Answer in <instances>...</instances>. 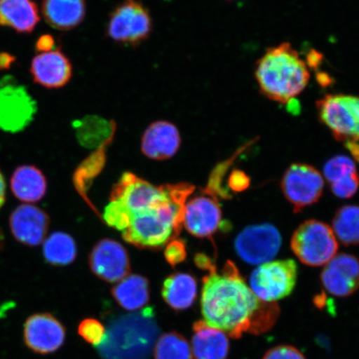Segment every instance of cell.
I'll return each instance as SVG.
<instances>
[{
    "mask_svg": "<svg viewBox=\"0 0 359 359\" xmlns=\"http://www.w3.org/2000/svg\"><path fill=\"white\" fill-rule=\"evenodd\" d=\"M74 128L81 144L85 147H100L114 140L116 124L114 120L88 115L75 121Z\"/></svg>",
    "mask_w": 359,
    "mask_h": 359,
    "instance_id": "7402d4cb",
    "label": "cell"
},
{
    "mask_svg": "<svg viewBox=\"0 0 359 359\" xmlns=\"http://www.w3.org/2000/svg\"><path fill=\"white\" fill-rule=\"evenodd\" d=\"M323 60H324V56L322 53L316 51V49H311L307 53L306 62H306L308 67L317 69L322 64Z\"/></svg>",
    "mask_w": 359,
    "mask_h": 359,
    "instance_id": "8d00e7d4",
    "label": "cell"
},
{
    "mask_svg": "<svg viewBox=\"0 0 359 359\" xmlns=\"http://www.w3.org/2000/svg\"><path fill=\"white\" fill-rule=\"evenodd\" d=\"M260 93L269 100L288 104L308 86L311 74L306 62L290 43L267 49L255 65Z\"/></svg>",
    "mask_w": 359,
    "mask_h": 359,
    "instance_id": "3957f363",
    "label": "cell"
},
{
    "mask_svg": "<svg viewBox=\"0 0 359 359\" xmlns=\"http://www.w3.org/2000/svg\"><path fill=\"white\" fill-rule=\"evenodd\" d=\"M111 294L121 307L129 311H137L149 302V282L142 276H128L112 288Z\"/></svg>",
    "mask_w": 359,
    "mask_h": 359,
    "instance_id": "cb8c5ba5",
    "label": "cell"
},
{
    "mask_svg": "<svg viewBox=\"0 0 359 359\" xmlns=\"http://www.w3.org/2000/svg\"><path fill=\"white\" fill-rule=\"evenodd\" d=\"M79 334L88 343L98 346L104 339L106 330L100 321L94 318H86L80 323Z\"/></svg>",
    "mask_w": 359,
    "mask_h": 359,
    "instance_id": "4dcf8cb0",
    "label": "cell"
},
{
    "mask_svg": "<svg viewBox=\"0 0 359 359\" xmlns=\"http://www.w3.org/2000/svg\"><path fill=\"white\" fill-rule=\"evenodd\" d=\"M297 276V264L293 259L269 262L251 273L250 288L262 302L276 303L293 292Z\"/></svg>",
    "mask_w": 359,
    "mask_h": 359,
    "instance_id": "8992f818",
    "label": "cell"
},
{
    "mask_svg": "<svg viewBox=\"0 0 359 359\" xmlns=\"http://www.w3.org/2000/svg\"><path fill=\"white\" fill-rule=\"evenodd\" d=\"M89 266L94 275L109 283L123 280L131 269L127 250L111 239H103L93 247L89 255Z\"/></svg>",
    "mask_w": 359,
    "mask_h": 359,
    "instance_id": "7c38bea8",
    "label": "cell"
},
{
    "mask_svg": "<svg viewBox=\"0 0 359 359\" xmlns=\"http://www.w3.org/2000/svg\"><path fill=\"white\" fill-rule=\"evenodd\" d=\"M15 61V57L11 55V53H0V70H6L10 69Z\"/></svg>",
    "mask_w": 359,
    "mask_h": 359,
    "instance_id": "74e56055",
    "label": "cell"
},
{
    "mask_svg": "<svg viewBox=\"0 0 359 359\" xmlns=\"http://www.w3.org/2000/svg\"><path fill=\"white\" fill-rule=\"evenodd\" d=\"M39 20V8L32 0H0V25L31 34Z\"/></svg>",
    "mask_w": 359,
    "mask_h": 359,
    "instance_id": "ffe728a7",
    "label": "cell"
},
{
    "mask_svg": "<svg viewBox=\"0 0 359 359\" xmlns=\"http://www.w3.org/2000/svg\"><path fill=\"white\" fill-rule=\"evenodd\" d=\"M34 83L48 89L64 88L73 77V65L60 48L39 53L31 62Z\"/></svg>",
    "mask_w": 359,
    "mask_h": 359,
    "instance_id": "9a60e30c",
    "label": "cell"
},
{
    "mask_svg": "<svg viewBox=\"0 0 359 359\" xmlns=\"http://www.w3.org/2000/svg\"><path fill=\"white\" fill-rule=\"evenodd\" d=\"M11 189L18 199L26 203H34L46 194V178L37 168L22 165L13 174Z\"/></svg>",
    "mask_w": 359,
    "mask_h": 359,
    "instance_id": "603a6c76",
    "label": "cell"
},
{
    "mask_svg": "<svg viewBox=\"0 0 359 359\" xmlns=\"http://www.w3.org/2000/svg\"><path fill=\"white\" fill-rule=\"evenodd\" d=\"M109 144L102 145L97 148L86 161L81 164L74 175V184L77 190L84 199L87 198V182L96 176L104 165L106 161V148Z\"/></svg>",
    "mask_w": 359,
    "mask_h": 359,
    "instance_id": "83f0119b",
    "label": "cell"
},
{
    "mask_svg": "<svg viewBox=\"0 0 359 359\" xmlns=\"http://www.w3.org/2000/svg\"><path fill=\"white\" fill-rule=\"evenodd\" d=\"M290 246L300 262L312 267L325 266L339 249L333 229L317 219L300 224L292 236Z\"/></svg>",
    "mask_w": 359,
    "mask_h": 359,
    "instance_id": "277c9868",
    "label": "cell"
},
{
    "mask_svg": "<svg viewBox=\"0 0 359 359\" xmlns=\"http://www.w3.org/2000/svg\"><path fill=\"white\" fill-rule=\"evenodd\" d=\"M37 103L25 86L12 78L0 81V129L17 133L33 122Z\"/></svg>",
    "mask_w": 359,
    "mask_h": 359,
    "instance_id": "ba28073f",
    "label": "cell"
},
{
    "mask_svg": "<svg viewBox=\"0 0 359 359\" xmlns=\"http://www.w3.org/2000/svg\"><path fill=\"white\" fill-rule=\"evenodd\" d=\"M255 142V140L251 141L249 143H247L245 146L241 147L239 150L235 152L234 155H233L230 159L219 163L217 167L213 170L212 176H210L209 179L208 187H206L204 191L205 193H208V194L212 196L217 199L231 198L230 192L227 191L226 187H223L222 183L224 175H226L228 169L230 168L231 165L234 163L237 157L241 154V152H243L250 146L254 144Z\"/></svg>",
    "mask_w": 359,
    "mask_h": 359,
    "instance_id": "f1b7e54d",
    "label": "cell"
},
{
    "mask_svg": "<svg viewBox=\"0 0 359 359\" xmlns=\"http://www.w3.org/2000/svg\"><path fill=\"white\" fill-rule=\"evenodd\" d=\"M316 79L318 81V84L321 85L322 87H327L333 83V79H332L329 75L325 73H318L316 75Z\"/></svg>",
    "mask_w": 359,
    "mask_h": 359,
    "instance_id": "ab89813d",
    "label": "cell"
},
{
    "mask_svg": "<svg viewBox=\"0 0 359 359\" xmlns=\"http://www.w3.org/2000/svg\"><path fill=\"white\" fill-rule=\"evenodd\" d=\"M204 271L201 313L210 326L233 339L245 333L260 334L276 324L280 316L276 303H266L255 295L235 263L228 260L218 272L213 262Z\"/></svg>",
    "mask_w": 359,
    "mask_h": 359,
    "instance_id": "7a4b0ae2",
    "label": "cell"
},
{
    "mask_svg": "<svg viewBox=\"0 0 359 359\" xmlns=\"http://www.w3.org/2000/svg\"><path fill=\"white\" fill-rule=\"evenodd\" d=\"M228 1H234V0H228Z\"/></svg>",
    "mask_w": 359,
    "mask_h": 359,
    "instance_id": "7bdbcfd3",
    "label": "cell"
},
{
    "mask_svg": "<svg viewBox=\"0 0 359 359\" xmlns=\"http://www.w3.org/2000/svg\"><path fill=\"white\" fill-rule=\"evenodd\" d=\"M320 280L327 292L336 297H348L359 289V259L354 255L337 254L323 269Z\"/></svg>",
    "mask_w": 359,
    "mask_h": 359,
    "instance_id": "5bb4252c",
    "label": "cell"
},
{
    "mask_svg": "<svg viewBox=\"0 0 359 359\" xmlns=\"http://www.w3.org/2000/svg\"><path fill=\"white\" fill-rule=\"evenodd\" d=\"M250 179L241 170H235L229 177L228 185L235 192L243 191L249 187Z\"/></svg>",
    "mask_w": 359,
    "mask_h": 359,
    "instance_id": "e575fe53",
    "label": "cell"
},
{
    "mask_svg": "<svg viewBox=\"0 0 359 359\" xmlns=\"http://www.w3.org/2000/svg\"><path fill=\"white\" fill-rule=\"evenodd\" d=\"M281 242L280 233L273 224H255L245 228L237 236L235 250L244 262L260 266L276 257Z\"/></svg>",
    "mask_w": 359,
    "mask_h": 359,
    "instance_id": "30bf717a",
    "label": "cell"
},
{
    "mask_svg": "<svg viewBox=\"0 0 359 359\" xmlns=\"http://www.w3.org/2000/svg\"><path fill=\"white\" fill-rule=\"evenodd\" d=\"M161 294L165 302L174 311H185L195 302L197 282L189 273H173L164 281Z\"/></svg>",
    "mask_w": 359,
    "mask_h": 359,
    "instance_id": "44dd1931",
    "label": "cell"
},
{
    "mask_svg": "<svg viewBox=\"0 0 359 359\" xmlns=\"http://www.w3.org/2000/svg\"><path fill=\"white\" fill-rule=\"evenodd\" d=\"M154 30L148 8L139 0H123L114 8L107 24V37L127 46L137 47Z\"/></svg>",
    "mask_w": 359,
    "mask_h": 359,
    "instance_id": "5b68a950",
    "label": "cell"
},
{
    "mask_svg": "<svg viewBox=\"0 0 359 359\" xmlns=\"http://www.w3.org/2000/svg\"><path fill=\"white\" fill-rule=\"evenodd\" d=\"M42 13L52 28L67 31L77 28L86 16L85 0H43Z\"/></svg>",
    "mask_w": 359,
    "mask_h": 359,
    "instance_id": "d6986e66",
    "label": "cell"
},
{
    "mask_svg": "<svg viewBox=\"0 0 359 359\" xmlns=\"http://www.w3.org/2000/svg\"><path fill=\"white\" fill-rule=\"evenodd\" d=\"M332 229L345 246L359 245V206L347 205L337 210Z\"/></svg>",
    "mask_w": 359,
    "mask_h": 359,
    "instance_id": "484cf974",
    "label": "cell"
},
{
    "mask_svg": "<svg viewBox=\"0 0 359 359\" xmlns=\"http://www.w3.org/2000/svg\"><path fill=\"white\" fill-rule=\"evenodd\" d=\"M195 187L188 183L155 186L125 172L112 188L103 219L139 249L159 250L177 239L184 210Z\"/></svg>",
    "mask_w": 359,
    "mask_h": 359,
    "instance_id": "6da1fadb",
    "label": "cell"
},
{
    "mask_svg": "<svg viewBox=\"0 0 359 359\" xmlns=\"http://www.w3.org/2000/svg\"><path fill=\"white\" fill-rule=\"evenodd\" d=\"M316 109L320 122L336 140H353L359 122V97L327 94L317 101Z\"/></svg>",
    "mask_w": 359,
    "mask_h": 359,
    "instance_id": "52a82bcc",
    "label": "cell"
},
{
    "mask_svg": "<svg viewBox=\"0 0 359 359\" xmlns=\"http://www.w3.org/2000/svg\"><path fill=\"white\" fill-rule=\"evenodd\" d=\"M10 224L17 241L26 245L37 246L47 235L49 217L37 206L25 204L13 210Z\"/></svg>",
    "mask_w": 359,
    "mask_h": 359,
    "instance_id": "2e32d148",
    "label": "cell"
},
{
    "mask_svg": "<svg viewBox=\"0 0 359 359\" xmlns=\"http://www.w3.org/2000/svg\"><path fill=\"white\" fill-rule=\"evenodd\" d=\"M43 252L49 264L65 266L74 262L77 257V245L69 235L55 232L45 240Z\"/></svg>",
    "mask_w": 359,
    "mask_h": 359,
    "instance_id": "d4e9b609",
    "label": "cell"
},
{
    "mask_svg": "<svg viewBox=\"0 0 359 359\" xmlns=\"http://www.w3.org/2000/svg\"><path fill=\"white\" fill-rule=\"evenodd\" d=\"M222 212L215 197L203 193L187 202L183 226L191 235L198 238L212 237L221 226Z\"/></svg>",
    "mask_w": 359,
    "mask_h": 359,
    "instance_id": "4fadbf2b",
    "label": "cell"
},
{
    "mask_svg": "<svg viewBox=\"0 0 359 359\" xmlns=\"http://www.w3.org/2000/svg\"><path fill=\"white\" fill-rule=\"evenodd\" d=\"M155 359H192L189 343L182 334L170 332L160 337L154 348Z\"/></svg>",
    "mask_w": 359,
    "mask_h": 359,
    "instance_id": "4316f807",
    "label": "cell"
},
{
    "mask_svg": "<svg viewBox=\"0 0 359 359\" xmlns=\"http://www.w3.org/2000/svg\"><path fill=\"white\" fill-rule=\"evenodd\" d=\"M344 145L351 154L353 158L359 163V142L350 140L345 142Z\"/></svg>",
    "mask_w": 359,
    "mask_h": 359,
    "instance_id": "f35d334b",
    "label": "cell"
},
{
    "mask_svg": "<svg viewBox=\"0 0 359 359\" xmlns=\"http://www.w3.org/2000/svg\"><path fill=\"white\" fill-rule=\"evenodd\" d=\"M55 40L50 34L40 36L35 45L36 50L39 53L55 50Z\"/></svg>",
    "mask_w": 359,
    "mask_h": 359,
    "instance_id": "d590c367",
    "label": "cell"
},
{
    "mask_svg": "<svg viewBox=\"0 0 359 359\" xmlns=\"http://www.w3.org/2000/svg\"><path fill=\"white\" fill-rule=\"evenodd\" d=\"M331 191L341 199L351 198L359 189V175H350L340 181L330 184Z\"/></svg>",
    "mask_w": 359,
    "mask_h": 359,
    "instance_id": "1f68e13d",
    "label": "cell"
},
{
    "mask_svg": "<svg viewBox=\"0 0 359 359\" xmlns=\"http://www.w3.org/2000/svg\"><path fill=\"white\" fill-rule=\"evenodd\" d=\"M356 164L350 157L338 155L327 161L324 168V175L327 182L334 183L356 173Z\"/></svg>",
    "mask_w": 359,
    "mask_h": 359,
    "instance_id": "f546056e",
    "label": "cell"
},
{
    "mask_svg": "<svg viewBox=\"0 0 359 359\" xmlns=\"http://www.w3.org/2000/svg\"><path fill=\"white\" fill-rule=\"evenodd\" d=\"M353 141L359 142V123H358L357 131H356V133H355V136H354V139H353Z\"/></svg>",
    "mask_w": 359,
    "mask_h": 359,
    "instance_id": "b9f144b4",
    "label": "cell"
},
{
    "mask_svg": "<svg viewBox=\"0 0 359 359\" xmlns=\"http://www.w3.org/2000/svg\"><path fill=\"white\" fill-rule=\"evenodd\" d=\"M262 359H306L297 348L291 345H279L264 354Z\"/></svg>",
    "mask_w": 359,
    "mask_h": 359,
    "instance_id": "836d02e7",
    "label": "cell"
},
{
    "mask_svg": "<svg viewBox=\"0 0 359 359\" xmlns=\"http://www.w3.org/2000/svg\"><path fill=\"white\" fill-rule=\"evenodd\" d=\"M6 187L3 175L0 172V208H2L4 201H6Z\"/></svg>",
    "mask_w": 359,
    "mask_h": 359,
    "instance_id": "60d3db41",
    "label": "cell"
},
{
    "mask_svg": "<svg viewBox=\"0 0 359 359\" xmlns=\"http://www.w3.org/2000/svg\"><path fill=\"white\" fill-rule=\"evenodd\" d=\"M181 134L168 121H156L142 135L141 149L148 158L163 161L176 155L181 147Z\"/></svg>",
    "mask_w": 359,
    "mask_h": 359,
    "instance_id": "e0dca14e",
    "label": "cell"
},
{
    "mask_svg": "<svg viewBox=\"0 0 359 359\" xmlns=\"http://www.w3.org/2000/svg\"><path fill=\"white\" fill-rule=\"evenodd\" d=\"M165 246L167 247L165 249V258L170 266H177L186 259L187 252L185 241L175 239Z\"/></svg>",
    "mask_w": 359,
    "mask_h": 359,
    "instance_id": "d6a6232c",
    "label": "cell"
},
{
    "mask_svg": "<svg viewBox=\"0 0 359 359\" xmlns=\"http://www.w3.org/2000/svg\"><path fill=\"white\" fill-rule=\"evenodd\" d=\"M65 339L64 325L51 313L32 314L27 318L22 327L25 346L40 355L57 351L64 345Z\"/></svg>",
    "mask_w": 359,
    "mask_h": 359,
    "instance_id": "8fae6325",
    "label": "cell"
},
{
    "mask_svg": "<svg viewBox=\"0 0 359 359\" xmlns=\"http://www.w3.org/2000/svg\"><path fill=\"white\" fill-rule=\"evenodd\" d=\"M280 187L287 201L300 212L320 201L324 191L325 181L321 173L313 165L294 163L286 170Z\"/></svg>",
    "mask_w": 359,
    "mask_h": 359,
    "instance_id": "9c48e42d",
    "label": "cell"
},
{
    "mask_svg": "<svg viewBox=\"0 0 359 359\" xmlns=\"http://www.w3.org/2000/svg\"><path fill=\"white\" fill-rule=\"evenodd\" d=\"M230 350L226 334L199 320L193 325L192 356L195 359H226Z\"/></svg>",
    "mask_w": 359,
    "mask_h": 359,
    "instance_id": "ac0fdd59",
    "label": "cell"
}]
</instances>
